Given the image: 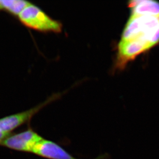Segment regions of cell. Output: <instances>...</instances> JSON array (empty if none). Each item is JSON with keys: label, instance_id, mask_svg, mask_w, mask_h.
Returning a JSON list of instances; mask_svg holds the SVG:
<instances>
[{"label": "cell", "instance_id": "6da1fadb", "mask_svg": "<svg viewBox=\"0 0 159 159\" xmlns=\"http://www.w3.org/2000/svg\"><path fill=\"white\" fill-rule=\"evenodd\" d=\"M159 42V16L131 15L119 44V58L126 62Z\"/></svg>", "mask_w": 159, "mask_h": 159}, {"label": "cell", "instance_id": "7a4b0ae2", "mask_svg": "<svg viewBox=\"0 0 159 159\" xmlns=\"http://www.w3.org/2000/svg\"><path fill=\"white\" fill-rule=\"evenodd\" d=\"M20 22L25 27L43 33H61L63 24L54 19L41 8L30 3L18 17Z\"/></svg>", "mask_w": 159, "mask_h": 159}, {"label": "cell", "instance_id": "3957f363", "mask_svg": "<svg viewBox=\"0 0 159 159\" xmlns=\"http://www.w3.org/2000/svg\"><path fill=\"white\" fill-rule=\"evenodd\" d=\"M68 91L66 90L63 92L55 93L50 96L43 102L30 109L17 113L11 116H7L0 119V131L5 134H10L11 132L23 125L27 123L32 118L39 112L44 107L61 98Z\"/></svg>", "mask_w": 159, "mask_h": 159}, {"label": "cell", "instance_id": "277c9868", "mask_svg": "<svg viewBox=\"0 0 159 159\" xmlns=\"http://www.w3.org/2000/svg\"><path fill=\"white\" fill-rule=\"evenodd\" d=\"M43 138L32 129L11 135L2 143V145L18 152L33 153L36 145Z\"/></svg>", "mask_w": 159, "mask_h": 159}, {"label": "cell", "instance_id": "5b68a950", "mask_svg": "<svg viewBox=\"0 0 159 159\" xmlns=\"http://www.w3.org/2000/svg\"><path fill=\"white\" fill-rule=\"evenodd\" d=\"M33 153L48 159H78L70 155L58 144L44 139L36 145ZM104 157H99L95 159H102Z\"/></svg>", "mask_w": 159, "mask_h": 159}, {"label": "cell", "instance_id": "8992f818", "mask_svg": "<svg viewBox=\"0 0 159 159\" xmlns=\"http://www.w3.org/2000/svg\"><path fill=\"white\" fill-rule=\"evenodd\" d=\"M131 15L159 16V3L154 1H134L128 4Z\"/></svg>", "mask_w": 159, "mask_h": 159}, {"label": "cell", "instance_id": "52a82bcc", "mask_svg": "<svg viewBox=\"0 0 159 159\" xmlns=\"http://www.w3.org/2000/svg\"><path fill=\"white\" fill-rule=\"evenodd\" d=\"M30 2L24 0H0V11H4L17 17L30 4Z\"/></svg>", "mask_w": 159, "mask_h": 159}, {"label": "cell", "instance_id": "ba28073f", "mask_svg": "<svg viewBox=\"0 0 159 159\" xmlns=\"http://www.w3.org/2000/svg\"><path fill=\"white\" fill-rule=\"evenodd\" d=\"M10 134H5L0 131V144Z\"/></svg>", "mask_w": 159, "mask_h": 159}]
</instances>
